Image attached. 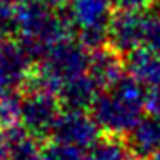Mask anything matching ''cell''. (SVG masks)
Here are the masks:
<instances>
[{
	"label": "cell",
	"mask_w": 160,
	"mask_h": 160,
	"mask_svg": "<svg viewBox=\"0 0 160 160\" xmlns=\"http://www.w3.org/2000/svg\"><path fill=\"white\" fill-rule=\"evenodd\" d=\"M148 91V88L126 72L108 90L100 91L90 112L107 134H128L143 117Z\"/></svg>",
	"instance_id": "cell-2"
},
{
	"label": "cell",
	"mask_w": 160,
	"mask_h": 160,
	"mask_svg": "<svg viewBox=\"0 0 160 160\" xmlns=\"http://www.w3.org/2000/svg\"><path fill=\"white\" fill-rule=\"evenodd\" d=\"M100 131V126L91 114L88 115L86 112L64 110L52 129V138L53 141L88 150L102 136Z\"/></svg>",
	"instance_id": "cell-7"
},
{
	"label": "cell",
	"mask_w": 160,
	"mask_h": 160,
	"mask_svg": "<svg viewBox=\"0 0 160 160\" xmlns=\"http://www.w3.org/2000/svg\"><path fill=\"white\" fill-rule=\"evenodd\" d=\"M126 145L134 157L152 158L157 152H160V119L152 114L141 117L126 134Z\"/></svg>",
	"instance_id": "cell-11"
},
{
	"label": "cell",
	"mask_w": 160,
	"mask_h": 160,
	"mask_svg": "<svg viewBox=\"0 0 160 160\" xmlns=\"http://www.w3.org/2000/svg\"><path fill=\"white\" fill-rule=\"evenodd\" d=\"M155 2H160V0H155Z\"/></svg>",
	"instance_id": "cell-25"
},
{
	"label": "cell",
	"mask_w": 160,
	"mask_h": 160,
	"mask_svg": "<svg viewBox=\"0 0 160 160\" xmlns=\"http://www.w3.org/2000/svg\"><path fill=\"white\" fill-rule=\"evenodd\" d=\"M150 160H160V152H157V153H155V155H153Z\"/></svg>",
	"instance_id": "cell-23"
},
{
	"label": "cell",
	"mask_w": 160,
	"mask_h": 160,
	"mask_svg": "<svg viewBox=\"0 0 160 160\" xmlns=\"http://www.w3.org/2000/svg\"><path fill=\"white\" fill-rule=\"evenodd\" d=\"M126 72L138 79L148 90L160 88V52L150 47L139 48L124 55Z\"/></svg>",
	"instance_id": "cell-10"
},
{
	"label": "cell",
	"mask_w": 160,
	"mask_h": 160,
	"mask_svg": "<svg viewBox=\"0 0 160 160\" xmlns=\"http://www.w3.org/2000/svg\"><path fill=\"white\" fill-rule=\"evenodd\" d=\"M14 33L33 62L47 55L53 45L72 35L64 12L43 0H21L14 5Z\"/></svg>",
	"instance_id": "cell-1"
},
{
	"label": "cell",
	"mask_w": 160,
	"mask_h": 160,
	"mask_svg": "<svg viewBox=\"0 0 160 160\" xmlns=\"http://www.w3.org/2000/svg\"><path fill=\"white\" fill-rule=\"evenodd\" d=\"M88 50L90 48L78 38L69 36L59 42L33 67V72L26 86L59 93V90L67 81L88 72V64H90Z\"/></svg>",
	"instance_id": "cell-3"
},
{
	"label": "cell",
	"mask_w": 160,
	"mask_h": 160,
	"mask_svg": "<svg viewBox=\"0 0 160 160\" xmlns=\"http://www.w3.org/2000/svg\"><path fill=\"white\" fill-rule=\"evenodd\" d=\"M21 124V97L18 91L0 95V126L4 129Z\"/></svg>",
	"instance_id": "cell-15"
},
{
	"label": "cell",
	"mask_w": 160,
	"mask_h": 160,
	"mask_svg": "<svg viewBox=\"0 0 160 160\" xmlns=\"http://www.w3.org/2000/svg\"><path fill=\"white\" fill-rule=\"evenodd\" d=\"M153 0H112L115 12H141L150 9Z\"/></svg>",
	"instance_id": "cell-18"
},
{
	"label": "cell",
	"mask_w": 160,
	"mask_h": 160,
	"mask_svg": "<svg viewBox=\"0 0 160 160\" xmlns=\"http://www.w3.org/2000/svg\"><path fill=\"white\" fill-rule=\"evenodd\" d=\"M129 160H150V158H141V157H132V158H129Z\"/></svg>",
	"instance_id": "cell-24"
},
{
	"label": "cell",
	"mask_w": 160,
	"mask_h": 160,
	"mask_svg": "<svg viewBox=\"0 0 160 160\" xmlns=\"http://www.w3.org/2000/svg\"><path fill=\"white\" fill-rule=\"evenodd\" d=\"M14 33V5L0 0V42Z\"/></svg>",
	"instance_id": "cell-17"
},
{
	"label": "cell",
	"mask_w": 160,
	"mask_h": 160,
	"mask_svg": "<svg viewBox=\"0 0 160 160\" xmlns=\"http://www.w3.org/2000/svg\"><path fill=\"white\" fill-rule=\"evenodd\" d=\"M114 12L112 0H69L64 14L78 40L95 50L108 42V26Z\"/></svg>",
	"instance_id": "cell-4"
},
{
	"label": "cell",
	"mask_w": 160,
	"mask_h": 160,
	"mask_svg": "<svg viewBox=\"0 0 160 160\" xmlns=\"http://www.w3.org/2000/svg\"><path fill=\"white\" fill-rule=\"evenodd\" d=\"M98 95H100V88L97 86V83L88 74H83L67 81L59 90L57 97L64 110L84 112L93 107Z\"/></svg>",
	"instance_id": "cell-12"
},
{
	"label": "cell",
	"mask_w": 160,
	"mask_h": 160,
	"mask_svg": "<svg viewBox=\"0 0 160 160\" xmlns=\"http://www.w3.org/2000/svg\"><path fill=\"white\" fill-rule=\"evenodd\" d=\"M43 2H47L48 5H52L53 9H59V7H66L67 4H69V0H43Z\"/></svg>",
	"instance_id": "cell-21"
},
{
	"label": "cell",
	"mask_w": 160,
	"mask_h": 160,
	"mask_svg": "<svg viewBox=\"0 0 160 160\" xmlns=\"http://www.w3.org/2000/svg\"><path fill=\"white\" fill-rule=\"evenodd\" d=\"M33 72V60L18 40L0 42V90L14 91L28 83Z\"/></svg>",
	"instance_id": "cell-8"
},
{
	"label": "cell",
	"mask_w": 160,
	"mask_h": 160,
	"mask_svg": "<svg viewBox=\"0 0 160 160\" xmlns=\"http://www.w3.org/2000/svg\"><path fill=\"white\" fill-rule=\"evenodd\" d=\"M84 155L86 150L60 141H52L43 146V160H84Z\"/></svg>",
	"instance_id": "cell-16"
},
{
	"label": "cell",
	"mask_w": 160,
	"mask_h": 160,
	"mask_svg": "<svg viewBox=\"0 0 160 160\" xmlns=\"http://www.w3.org/2000/svg\"><path fill=\"white\" fill-rule=\"evenodd\" d=\"M9 158V141L5 136V129L0 126V160Z\"/></svg>",
	"instance_id": "cell-20"
},
{
	"label": "cell",
	"mask_w": 160,
	"mask_h": 160,
	"mask_svg": "<svg viewBox=\"0 0 160 160\" xmlns=\"http://www.w3.org/2000/svg\"><path fill=\"white\" fill-rule=\"evenodd\" d=\"M146 108L152 115L160 119V88H153L148 91V98H146Z\"/></svg>",
	"instance_id": "cell-19"
},
{
	"label": "cell",
	"mask_w": 160,
	"mask_h": 160,
	"mask_svg": "<svg viewBox=\"0 0 160 160\" xmlns=\"http://www.w3.org/2000/svg\"><path fill=\"white\" fill-rule=\"evenodd\" d=\"M62 105L57 93L42 88H29L21 97V124L35 138L52 134Z\"/></svg>",
	"instance_id": "cell-5"
},
{
	"label": "cell",
	"mask_w": 160,
	"mask_h": 160,
	"mask_svg": "<svg viewBox=\"0 0 160 160\" xmlns=\"http://www.w3.org/2000/svg\"><path fill=\"white\" fill-rule=\"evenodd\" d=\"M148 9L141 12H114L108 26V45L122 55L146 45Z\"/></svg>",
	"instance_id": "cell-6"
},
{
	"label": "cell",
	"mask_w": 160,
	"mask_h": 160,
	"mask_svg": "<svg viewBox=\"0 0 160 160\" xmlns=\"http://www.w3.org/2000/svg\"><path fill=\"white\" fill-rule=\"evenodd\" d=\"M129 148L119 136H100L86 150L84 160H129Z\"/></svg>",
	"instance_id": "cell-14"
},
{
	"label": "cell",
	"mask_w": 160,
	"mask_h": 160,
	"mask_svg": "<svg viewBox=\"0 0 160 160\" xmlns=\"http://www.w3.org/2000/svg\"><path fill=\"white\" fill-rule=\"evenodd\" d=\"M4 2H7V4H11V5H16L18 2H21V0H4Z\"/></svg>",
	"instance_id": "cell-22"
},
{
	"label": "cell",
	"mask_w": 160,
	"mask_h": 160,
	"mask_svg": "<svg viewBox=\"0 0 160 160\" xmlns=\"http://www.w3.org/2000/svg\"><path fill=\"white\" fill-rule=\"evenodd\" d=\"M9 141L7 160H43V146L40 139L31 136L22 124H16L5 129Z\"/></svg>",
	"instance_id": "cell-13"
},
{
	"label": "cell",
	"mask_w": 160,
	"mask_h": 160,
	"mask_svg": "<svg viewBox=\"0 0 160 160\" xmlns=\"http://www.w3.org/2000/svg\"><path fill=\"white\" fill-rule=\"evenodd\" d=\"M88 76L97 83L100 90H108L126 74V66L122 53L112 47H100L90 52L88 64Z\"/></svg>",
	"instance_id": "cell-9"
}]
</instances>
